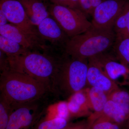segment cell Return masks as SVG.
Returning a JSON list of instances; mask_svg holds the SVG:
<instances>
[{
	"instance_id": "obj_17",
	"label": "cell",
	"mask_w": 129,
	"mask_h": 129,
	"mask_svg": "<svg viewBox=\"0 0 129 129\" xmlns=\"http://www.w3.org/2000/svg\"><path fill=\"white\" fill-rule=\"evenodd\" d=\"M112 49L117 59L129 68V36H116Z\"/></svg>"
},
{
	"instance_id": "obj_24",
	"label": "cell",
	"mask_w": 129,
	"mask_h": 129,
	"mask_svg": "<svg viewBox=\"0 0 129 129\" xmlns=\"http://www.w3.org/2000/svg\"><path fill=\"white\" fill-rule=\"evenodd\" d=\"M88 129H122V126L104 119H96L88 123Z\"/></svg>"
},
{
	"instance_id": "obj_28",
	"label": "cell",
	"mask_w": 129,
	"mask_h": 129,
	"mask_svg": "<svg viewBox=\"0 0 129 129\" xmlns=\"http://www.w3.org/2000/svg\"><path fill=\"white\" fill-rule=\"evenodd\" d=\"M64 129H88V122H81L73 125H69Z\"/></svg>"
},
{
	"instance_id": "obj_3",
	"label": "cell",
	"mask_w": 129,
	"mask_h": 129,
	"mask_svg": "<svg viewBox=\"0 0 129 129\" xmlns=\"http://www.w3.org/2000/svg\"><path fill=\"white\" fill-rule=\"evenodd\" d=\"M116 39L113 30L91 27L86 32L71 37L66 43L63 52L76 59L88 60L112 49Z\"/></svg>"
},
{
	"instance_id": "obj_14",
	"label": "cell",
	"mask_w": 129,
	"mask_h": 129,
	"mask_svg": "<svg viewBox=\"0 0 129 129\" xmlns=\"http://www.w3.org/2000/svg\"><path fill=\"white\" fill-rule=\"evenodd\" d=\"M98 118L109 120L122 126L129 119L125 113L116 103L110 99L106 103L101 112L94 117L88 119V123Z\"/></svg>"
},
{
	"instance_id": "obj_29",
	"label": "cell",
	"mask_w": 129,
	"mask_h": 129,
	"mask_svg": "<svg viewBox=\"0 0 129 129\" xmlns=\"http://www.w3.org/2000/svg\"><path fill=\"white\" fill-rule=\"evenodd\" d=\"M7 18L2 10L0 9V27L3 26L7 24Z\"/></svg>"
},
{
	"instance_id": "obj_23",
	"label": "cell",
	"mask_w": 129,
	"mask_h": 129,
	"mask_svg": "<svg viewBox=\"0 0 129 129\" xmlns=\"http://www.w3.org/2000/svg\"><path fill=\"white\" fill-rule=\"evenodd\" d=\"M13 106L6 98L0 97V129H6L12 111Z\"/></svg>"
},
{
	"instance_id": "obj_8",
	"label": "cell",
	"mask_w": 129,
	"mask_h": 129,
	"mask_svg": "<svg viewBox=\"0 0 129 129\" xmlns=\"http://www.w3.org/2000/svg\"><path fill=\"white\" fill-rule=\"evenodd\" d=\"M89 59L97 64L119 87L129 86V68L119 62L113 53L106 52Z\"/></svg>"
},
{
	"instance_id": "obj_9",
	"label": "cell",
	"mask_w": 129,
	"mask_h": 129,
	"mask_svg": "<svg viewBox=\"0 0 129 129\" xmlns=\"http://www.w3.org/2000/svg\"><path fill=\"white\" fill-rule=\"evenodd\" d=\"M127 0H104L94 9L92 16V27L113 29L117 19Z\"/></svg>"
},
{
	"instance_id": "obj_16",
	"label": "cell",
	"mask_w": 129,
	"mask_h": 129,
	"mask_svg": "<svg viewBox=\"0 0 129 129\" xmlns=\"http://www.w3.org/2000/svg\"><path fill=\"white\" fill-rule=\"evenodd\" d=\"M85 91L91 110L93 112L88 119L94 117L102 112L109 100L108 95L102 90L94 87H87Z\"/></svg>"
},
{
	"instance_id": "obj_31",
	"label": "cell",
	"mask_w": 129,
	"mask_h": 129,
	"mask_svg": "<svg viewBox=\"0 0 129 129\" xmlns=\"http://www.w3.org/2000/svg\"><path fill=\"white\" fill-rule=\"evenodd\" d=\"M19 1H28V0H18Z\"/></svg>"
},
{
	"instance_id": "obj_10",
	"label": "cell",
	"mask_w": 129,
	"mask_h": 129,
	"mask_svg": "<svg viewBox=\"0 0 129 129\" xmlns=\"http://www.w3.org/2000/svg\"><path fill=\"white\" fill-rule=\"evenodd\" d=\"M0 9L11 23L30 32L39 33L27 16L23 5L18 0H0Z\"/></svg>"
},
{
	"instance_id": "obj_2",
	"label": "cell",
	"mask_w": 129,
	"mask_h": 129,
	"mask_svg": "<svg viewBox=\"0 0 129 129\" xmlns=\"http://www.w3.org/2000/svg\"><path fill=\"white\" fill-rule=\"evenodd\" d=\"M0 89L1 95L12 104L41 100L50 91L44 83L28 75L10 70L1 73Z\"/></svg>"
},
{
	"instance_id": "obj_22",
	"label": "cell",
	"mask_w": 129,
	"mask_h": 129,
	"mask_svg": "<svg viewBox=\"0 0 129 129\" xmlns=\"http://www.w3.org/2000/svg\"><path fill=\"white\" fill-rule=\"evenodd\" d=\"M45 117L47 118H61L69 120L71 117L67 102H59L50 107Z\"/></svg>"
},
{
	"instance_id": "obj_26",
	"label": "cell",
	"mask_w": 129,
	"mask_h": 129,
	"mask_svg": "<svg viewBox=\"0 0 129 129\" xmlns=\"http://www.w3.org/2000/svg\"><path fill=\"white\" fill-rule=\"evenodd\" d=\"M53 4L61 5L70 8L81 9L80 0H50Z\"/></svg>"
},
{
	"instance_id": "obj_30",
	"label": "cell",
	"mask_w": 129,
	"mask_h": 129,
	"mask_svg": "<svg viewBox=\"0 0 129 129\" xmlns=\"http://www.w3.org/2000/svg\"><path fill=\"white\" fill-rule=\"evenodd\" d=\"M122 129H129V119L126 121L122 126Z\"/></svg>"
},
{
	"instance_id": "obj_11",
	"label": "cell",
	"mask_w": 129,
	"mask_h": 129,
	"mask_svg": "<svg viewBox=\"0 0 129 129\" xmlns=\"http://www.w3.org/2000/svg\"><path fill=\"white\" fill-rule=\"evenodd\" d=\"M37 27L39 34L43 39L49 42L54 48L63 51L70 38L52 17L50 15Z\"/></svg>"
},
{
	"instance_id": "obj_12",
	"label": "cell",
	"mask_w": 129,
	"mask_h": 129,
	"mask_svg": "<svg viewBox=\"0 0 129 129\" xmlns=\"http://www.w3.org/2000/svg\"><path fill=\"white\" fill-rule=\"evenodd\" d=\"M87 86L101 89L109 95L119 87L92 60L88 59Z\"/></svg>"
},
{
	"instance_id": "obj_18",
	"label": "cell",
	"mask_w": 129,
	"mask_h": 129,
	"mask_svg": "<svg viewBox=\"0 0 129 129\" xmlns=\"http://www.w3.org/2000/svg\"><path fill=\"white\" fill-rule=\"evenodd\" d=\"M113 30L116 36H129V0L115 20Z\"/></svg>"
},
{
	"instance_id": "obj_21",
	"label": "cell",
	"mask_w": 129,
	"mask_h": 129,
	"mask_svg": "<svg viewBox=\"0 0 129 129\" xmlns=\"http://www.w3.org/2000/svg\"><path fill=\"white\" fill-rule=\"evenodd\" d=\"M69 120L63 118L45 117L39 120L34 129H64L69 125Z\"/></svg>"
},
{
	"instance_id": "obj_4",
	"label": "cell",
	"mask_w": 129,
	"mask_h": 129,
	"mask_svg": "<svg viewBox=\"0 0 129 129\" xmlns=\"http://www.w3.org/2000/svg\"><path fill=\"white\" fill-rule=\"evenodd\" d=\"M88 60L76 59L63 53L52 91L70 97L87 86Z\"/></svg>"
},
{
	"instance_id": "obj_20",
	"label": "cell",
	"mask_w": 129,
	"mask_h": 129,
	"mask_svg": "<svg viewBox=\"0 0 129 129\" xmlns=\"http://www.w3.org/2000/svg\"><path fill=\"white\" fill-rule=\"evenodd\" d=\"M108 96L109 99L116 103L129 119V92L119 88L111 92Z\"/></svg>"
},
{
	"instance_id": "obj_19",
	"label": "cell",
	"mask_w": 129,
	"mask_h": 129,
	"mask_svg": "<svg viewBox=\"0 0 129 129\" xmlns=\"http://www.w3.org/2000/svg\"><path fill=\"white\" fill-rule=\"evenodd\" d=\"M0 50L8 57L20 55L31 51L17 42L0 35Z\"/></svg>"
},
{
	"instance_id": "obj_5",
	"label": "cell",
	"mask_w": 129,
	"mask_h": 129,
	"mask_svg": "<svg viewBox=\"0 0 129 129\" xmlns=\"http://www.w3.org/2000/svg\"><path fill=\"white\" fill-rule=\"evenodd\" d=\"M48 12L70 38L83 34L92 27L91 22L80 9L53 4Z\"/></svg>"
},
{
	"instance_id": "obj_6",
	"label": "cell",
	"mask_w": 129,
	"mask_h": 129,
	"mask_svg": "<svg viewBox=\"0 0 129 129\" xmlns=\"http://www.w3.org/2000/svg\"><path fill=\"white\" fill-rule=\"evenodd\" d=\"M40 100L12 104V111L6 129H34L44 112Z\"/></svg>"
},
{
	"instance_id": "obj_27",
	"label": "cell",
	"mask_w": 129,
	"mask_h": 129,
	"mask_svg": "<svg viewBox=\"0 0 129 129\" xmlns=\"http://www.w3.org/2000/svg\"><path fill=\"white\" fill-rule=\"evenodd\" d=\"M0 68L1 73L10 70L9 62L7 56L0 50Z\"/></svg>"
},
{
	"instance_id": "obj_7",
	"label": "cell",
	"mask_w": 129,
	"mask_h": 129,
	"mask_svg": "<svg viewBox=\"0 0 129 129\" xmlns=\"http://www.w3.org/2000/svg\"><path fill=\"white\" fill-rule=\"evenodd\" d=\"M0 35L17 42L25 48L34 51L49 52L52 47L47 45L39 33L23 29L11 23L0 27Z\"/></svg>"
},
{
	"instance_id": "obj_13",
	"label": "cell",
	"mask_w": 129,
	"mask_h": 129,
	"mask_svg": "<svg viewBox=\"0 0 129 129\" xmlns=\"http://www.w3.org/2000/svg\"><path fill=\"white\" fill-rule=\"evenodd\" d=\"M67 102L71 118L89 117L92 114L85 89L72 95Z\"/></svg>"
},
{
	"instance_id": "obj_25",
	"label": "cell",
	"mask_w": 129,
	"mask_h": 129,
	"mask_svg": "<svg viewBox=\"0 0 129 129\" xmlns=\"http://www.w3.org/2000/svg\"><path fill=\"white\" fill-rule=\"evenodd\" d=\"M104 0H80V8L88 17L92 16L94 10Z\"/></svg>"
},
{
	"instance_id": "obj_15",
	"label": "cell",
	"mask_w": 129,
	"mask_h": 129,
	"mask_svg": "<svg viewBox=\"0 0 129 129\" xmlns=\"http://www.w3.org/2000/svg\"><path fill=\"white\" fill-rule=\"evenodd\" d=\"M23 5L31 23L37 26L45 18L50 16L49 12L41 0L19 1Z\"/></svg>"
},
{
	"instance_id": "obj_1",
	"label": "cell",
	"mask_w": 129,
	"mask_h": 129,
	"mask_svg": "<svg viewBox=\"0 0 129 129\" xmlns=\"http://www.w3.org/2000/svg\"><path fill=\"white\" fill-rule=\"evenodd\" d=\"M53 51H30L20 55L7 56L10 70L28 75L52 91L62 56Z\"/></svg>"
}]
</instances>
